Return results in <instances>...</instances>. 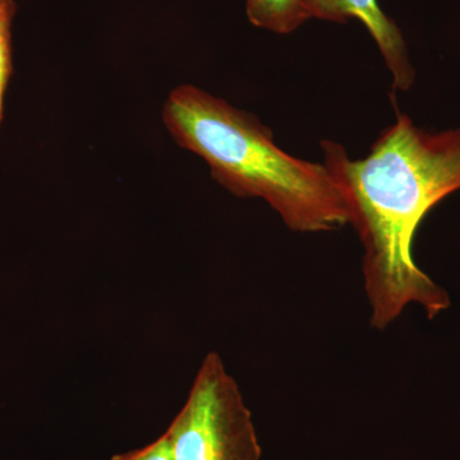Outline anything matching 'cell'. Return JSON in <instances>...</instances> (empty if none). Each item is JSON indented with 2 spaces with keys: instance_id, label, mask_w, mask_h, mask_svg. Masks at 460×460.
Returning <instances> with one entry per match:
<instances>
[{
  "instance_id": "obj_1",
  "label": "cell",
  "mask_w": 460,
  "mask_h": 460,
  "mask_svg": "<svg viewBox=\"0 0 460 460\" xmlns=\"http://www.w3.org/2000/svg\"><path fill=\"white\" fill-rule=\"evenodd\" d=\"M321 147L362 242L372 328H389L411 305L429 319L447 310L449 295L420 270L411 248L426 214L460 190V129L425 131L398 113L365 159H350L338 142Z\"/></svg>"
},
{
  "instance_id": "obj_2",
  "label": "cell",
  "mask_w": 460,
  "mask_h": 460,
  "mask_svg": "<svg viewBox=\"0 0 460 460\" xmlns=\"http://www.w3.org/2000/svg\"><path fill=\"white\" fill-rule=\"evenodd\" d=\"M163 120L181 147L210 166L238 198L261 199L296 233L350 226V211L328 166L289 155L255 115L190 84L169 93Z\"/></svg>"
},
{
  "instance_id": "obj_3",
  "label": "cell",
  "mask_w": 460,
  "mask_h": 460,
  "mask_svg": "<svg viewBox=\"0 0 460 460\" xmlns=\"http://www.w3.org/2000/svg\"><path fill=\"white\" fill-rule=\"evenodd\" d=\"M165 434L174 460H261L252 413L217 352L202 359Z\"/></svg>"
},
{
  "instance_id": "obj_4",
  "label": "cell",
  "mask_w": 460,
  "mask_h": 460,
  "mask_svg": "<svg viewBox=\"0 0 460 460\" xmlns=\"http://www.w3.org/2000/svg\"><path fill=\"white\" fill-rule=\"evenodd\" d=\"M311 18L345 23L358 20L376 41L393 75V90L408 91L414 83V68L408 57L401 29L387 17L377 0H305Z\"/></svg>"
},
{
  "instance_id": "obj_5",
  "label": "cell",
  "mask_w": 460,
  "mask_h": 460,
  "mask_svg": "<svg viewBox=\"0 0 460 460\" xmlns=\"http://www.w3.org/2000/svg\"><path fill=\"white\" fill-rule=\"evenodd\" d=\"M246 12L253 26L280 35L311 20L305 0H246Z\"/></svg>"
},
{
  "instance_id": "obj_6",
  "label": "cell",
  "mask_w": 460,
  "mask_h": 460,
  "mask_svg": "<svg viewBox=\"0 0 460 460\" xmlns=\"http://www.w3.org/2000/svg\"><path fill=\"white\" fill-rule=\"evenodd\" d=\"M16 0H0V126L4 118V96L11 81L12 23L16 16Z\"/></svg>"
},
{
  "instance_id": "obj_7",
  "label": "cell",
  "mask_w": 460,
  "mask_h": 460,
  "mask_svg": "<svg viewBox=\"0 0 460 460\" xmlns=\"http://www.w3.org/2000/svg\"><path fill=\"white\" fill-rule=\"evenodd\" d=\"M111 460H174L172 459L171 441L168 435L163 434L154 443L142 449L118 454Z\"/></svg>"
}]
</instances>
